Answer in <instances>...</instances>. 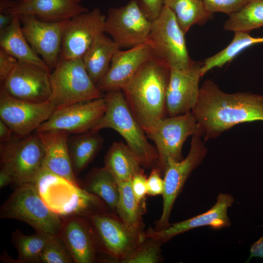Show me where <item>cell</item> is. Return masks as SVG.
<instances>
[{"mask_svg":"<svg viewBox=\"0 0 263 263\" xmlns=\"http://www.w3.org/2000/svg\"><path fill=\"white\" fill-rule=\"evenodd\" d=\"M191 112L206 142L216 139L235 125L263 121V94L226 93L213 81L207 80L200 87Z\"/></svg>","mask_w":263,"mask_h":263,"instance_id":"obj_1","label":"cell"},{"mask_svg":"<svg viewBox=\"0 0 263 263\" xmlns=\"http://www.w3.org/2000/svg\"><path fill=\"white\" fill-rule=\"evenodd\" d=\"M171 68L153 56L122 89L126 101L146 133L168 116L166 96Z\"/></svg>","mask_w":263,"mask_h":263,"instance_id":"obj_2","label":"cell"},{"mask_svg":"<svg viewBox=\"0 0 263 263\" xmlns=\"http://www.w3.org/2000/svg\"><path fill=\"white\" fill-rule=\"evenodd\" d=\"M106 111L92 130L111 129L117 132L135 153L142 166L150 168L158 162L155 147L130 109L121 89L108 91L104 95Z\"/></svg>","mask_w":263,"mask_h":263,"instance_id":"obj_3","label":"cell"},{"mask_svg":"<svg viewBox=\"0 0 263 263\" xmlns=\"http://www.w3.org/2000/svg\"><path fill=\"white\" fill-rule=\"evenodd\" d=\"M34 183L48 207L60 217L88 216L99 205L96 195L43 167Z\"/></svg>","mask_w":263,"mask_h":263,"instance_id":"obj_4","label":"cell"},{"mask_svg":"<svg viewBox=\"0 0 263 263\" xmlns=\"http://www.w3.org/2000/svg\"><path fill=\"white\" fill-rule=\"evenodd\" d=\"M0 217L22 221L36 232L53 236L58 235L63 220L48 207L32 183L18 186L1 206Z\"/></svg>","mask_w":263,"mask_h":263,"instance_id":"obj_5","label":"cell"},{"mask_svg":"<svg viewBox=\"0 0 263 263\" xmlns=\"http://www.w3.org/2000/svg\"><path fill=\"white\" fill-rule=\"evenodd\" d=\"M50 82L49 99L56 109L104 96L90 77L82 58L66 59L60 56L50 74Z\"/></svg>","mask_w":263,"mask_h":263,"instance_id":"obj_6","label":"cell"},{"mask_svg":"<svg viewBox=\"0 0 263 263\" xmlns=\"http://www.w3.org/2000/svg\"><path fill=\"white\" fill-rule=\"evenodd\" d=\"M185 35L173 13L164 5L152 21L149 42L153 56L166 62L171 69H188L194 60L189 56Z\"/></svg>","mask_w":263,"mask_h":263,"instance_id":"obj_7","label":"cell"},{"mask_svg":"<svg viewBox=\"0 0 263 263\" xmlns=\"http://www.w3.org/2000/svg\"><path fill=\"white\" fill-rule=\"evenodd\" d=\"M43 157V144L37 132L23 138L15 135L0 144V168L10 174L18 186L35 182Z\"/></svg>","mask_w":263,"mask_h":263,"instance_id":"obj_8","label":"cell"},{"mask_svg":"<svg viewBox=\"0 0 263 263\" xmlns=\"http://www.w3.org/2000/svg\"><path fill=\"white\" fill-rule=\"evenodd\" d=\"M199 132L191 112L167 116L160 120L146 134L154 143L158 155V168L163 171L169 160L183 159L182 148L190 136Z\"/></svg>","mask_w":263,"mask_h":263,"instance_id":"obj_9","label":"cell"},{"mask_svg":"<svg viewBox=\"0 0 263 263\" xmlns=\"http://www.w3.org/2000/svg\"><path fill=\"white\" fill-rule=\"evenodd\" d=\"M152 21L144 14L137 0L108 10L105 33L122 48H132L149 42Z\"/></svg>","mask_w":263,"mask_h":263,"instance_id":"obj_10","label":"cell"},{"mask_svg":"<svg viewBox=\"0 0 263 263\" xmlns=\"http://www.w3.org/2000/svg\"><path fill=\"white\" fill-rule=\"evenodd\" d=\"M202 137L199 132L193 135L187 156L178 161L169 160L165 167L163 209L158 222L159 229L169 225V216L177 196L191 172L200 165L207 155V149Z\"/></svg>","mask_w":263,"mask_h":263,"instance_id":"obj_11","label":"cell"},{"mask_svg":"<svg viewBox=\"0 0 263 263\" xmlns=\"http://www.w3.org/2000/svg\"><path fill=\"white\" fill-rule=\"evenodd\" d=\"M56 110L50 100L36 102L24 100L9 95L1 87L0 89V119L20 138L36 131Z\"/></svg>","mask_w":263,"mask_h":263,"instance_id":"obj_12","label":"cell"},{"mask_svg":"<svg viewBox=\"0 0 263 263\" xmlns=\"http://www.w3.org/2000/svg\"><path fill=\"white\" fill-rule=\"evenodd\" d=\"M106 109L103 96L82 101L56 109L36 132L61 130L76 134L92 131Z\"/></svg>","mask_w":263,"mask_h":263,"instance_id":"obj_13","label":"cell"},{"mask_svg":"<svg viewBox=\"0 0 263 263\" xmlns=\"http://www.w3.org/2000/svg\"><path fill=\"white\" fill-rule=\"evenodd\" d=\"M20 19L26 39L51 72L60 56L63 34L68 19L47 21L31 15L21 16Z\"/></svg>","mask_w":263,"mask_h":263,"instance_id":"obj_14","label":"cell"},{"mask_svg":"<svg viewBox=\"0 0 263 263\" xmlns=\"http://www.w3.org/2000/svg\"><path fill=\"white\" fill-rule=\"evenodd\" d=\"M106 16L98 8L68 19L63 34L60 56L71 59L82 56L99 34L105 32Z\"/></svg>","mask_w":263,"mask_h":263,"instance_id":"obj_15","label":"cell"},{"mask_svg":"<svg viewBox=\"0 0 263 263\" xmlns=\"http://www.w3.org/2000/svg\"><path fill=\"white\" fill-rule=\"evenodd\" d=\"M50 73L38 65L18 61L1 87L16 98L36 102L45 101L51 94Z\"/></svg>","mask_w":263,"mask_h":263,"instance_id":"obj_16","label":"cell"},{"mask_svg":"<svg viewBox=\"0 0 263 263\" xmlns=\"http://www.w3.org/2000/svg\"><path fill=\"white\" fill-rule=\"evenodd\" d=\"M84 0H0V13L34 16L47 21H60L89 11Z\"/></svg>","mask_w":263,"mask_h":263,"instance_id":"obj_17","label":"cell"},{"mask_svg":"<svg viewBox=\"0 0 263 263\" xmlns=\"http://www.w3.org/2000/svg\"><path fill=\"white\" fill-rule=\"evenodd\" d=\"M202 64L194 60L187 70L171 69L166 96L168 116L184 114L191 111L196 105L200 92L199 82L202 77Z\"/></svg>","mask_w":263,"mask_h":263,"instance_id":"obj_18","label":"cell"},{"mask_svg":"<svg viewBox=\"0 0 263 263\" xmlns=\"http://www.w3.org/2000/svg\"><path fill=\"white\" fill-rule=\"evenodd\" d=\"M87 217L107 252L121 261L143 242L142 235L135 233L123 222L110 215L95 212Z\"/></svg>","mask_w":263,"mask_h":263,"instance_id":"obj_19","label":"cell"},{"mask_svg":"<svg viewBox=\"0 0 263 263\" xmlns=\"http://www.w3.org/2000/svg\"><path fill=\"white\" fill-rule=\"evenodd\" d=\"M152 56V48L149 42L127 50L119 49L114 55L107 72L96 86L102 93L121 89Z\"/></svg>","mask_w":263,"mask_h":263,"instance_id":"obj_20","label":"cell"},{"mask_svg":"<svg viewBox=\"0 0 263 263\" xmlns=\"http://www.w3.org/2000/svg\"><path fill=\"white\" fill-rule=\"evenodd\" d=\"M234 202V198L231 195L220 193L215 204L207 211L164 229L150 230L146 236L163 242L197 227L208 226L214 229H220L229 227L231 222L227 215V209Z\"/></svg>","mask_w":263,"mask_h":263,"instance_id":"obj_21","label":"cell"},{"mask_svg":"<svg viewBox=\"0 0 263 263\" xmlns=\"http://www.w3.org/2000/svg\"><path fill=\"white\" fill-rule=\"evenodd\" d=\"M44 148L42 167L78 185L72 167L68 139L70 133L61 130L37 132Z\"/></svg>","mask_w":263,"mask_h":263,"instance_id":"obj_22","label":"cell"},{"mask_svg":"<svg viewBox=\"0 0 263 263\" xmlns=\"http://www.w3.org/2000/svg\"><path fill=\"white\" fill-rule=\"evenodd\" d=\"M65 245L74 262L91 263L95 257L92 231L79 215L66 217L57 236Z\"/></svg>","mask_w":263,"mask_h":263,"instance_id":"obj_23","label":"cell"},{"mask_svg":"<svg viewBox=\"0 0 263 263\" xmlns=\"http://www.w3.org/2000/svg\"><path fill=\"white\" fill-rule=\"evenodd\" d=\"M119 49L109 36L102 32L96 36L82 56L87 73L96 85L107 72L114 55Z\"/></svg>","mask_w":263,"mask_h":263,"instance_id":"obj_24","label":"cell"},{"mask_svg":"<svg viewBox=\"0 0 263 263\" xmlns=\"http://www.w3.org/2000/svg\"><path fill=\"white\" fill-rule=\"evenodd\" d=\"M0 47L18 61L32 63L51 72L26 39L21 29L19 16L14 15L10 24L0 31Z\"/></svg>","mask_w":263,"mask_h":263,"instance_id":"obj_25","label":"cell"},{"mask_svg":"<svg viewBox=\"0 0 263 263\" xmlns=\"http://www.w3.org/2000/svg\"><path fill=\"white\" fill-rule=\"evenodd\" d=\"M105 167L119 182L131 181L134 175L142 171L140 161L123 142H114L105 157Z\"/></svg>","mask_w":263,"mask_h":263,"instance_id":"obj_26","label":"cell"},{"mask_svg":"<svg viewBox=\"0 0 263 263\" xmlns=\"http://www.w3.org/2000/svg\"><path fill=\"white\" fill-rule=\"evenodd\" d=\"M98 132L90 131L69 136L68 149L75 175L88 165L101 148L103 139Z\"/></svg>","mask_w":263,"mask_h":263,"instance_id":"obj_27","label":"cell"},{"mask_svg":"<svg viewBox=\"0 0 263 263\" xmlns=\"http://www.w3.org/2000/svg\"><path fill=\"white\" fill-rule=\"evenodd\" d=\"M164 5L173 13L185 34L193 25H203L213 15L203 0H165Z\"/></svg>","mask_w":263,"mask_h":263,"instance_id":"obj_28","label":"cell"},{"mask_svg":"<svg viewBox=\"0 0 263 263\" xmlns=\"http://www.w3.org/2000/svg\"><path fill=\"white\" fill-rule=\"evenodd\" d=\"M83 188L99 197L112 208H116L120 195L118 183L105 167L92 171Z\"/></svg>","mask_w":263,"mask_h":263,"instance_id":"obj_29","label":"cell"},{"mask_svg":"<svg viewBox=\"0 0 263 263\" xmlns=\"http://www.w3.org/2000/svg\"><path fill=\"white\" fill-rule=\"evenodd\" d=\"M230 43L224 49L205 60L201 68L202 76L213 68H221L230 62L237 55L248 47L263 43V37L255 38L248 32H235Z\"/></svg>","mask_w":263,"mask_h":263,"instance_id":"obj_30","label":"cell"},{"mask_svg":"<svg viewBox=\"0 0 263 263\" xmlns=\"http://www.w3.org/2000/svg\"><path fill=\"white\" fill-rule=\"evenodd\" d=\"M53 237L39 232L26 235L19 229L16 230L11 237L12 242L18 252V259L16 263H40L42 251L46 244Z\"/></svg>","mask_w":263,"mask_h":263,"instance_id":"obj_31","label":"cell"},{"mask_svg":"<svg viewBox=\"0 0 263 263\" xmlns=\"http://www.w3.org/2000/svg\"><path fill=\"white\" fill-rule=\"evenodd\" d=\"M224 24L228 31H249L263 26V0H250L240 9L228 16Z\"/></svg>","mask_w":263,"mask_h":263,"instance_id":"obj_32","label":"cell"},{"mask_svg":"<svg viewBox=\"0 0 263 263\" xmlns=\"http://www.w3.org/2000/svg\"><path fill=\"white\" fill-rule=\"evenodd\" d=\"M131 180L118 183L120 195L116 209L122 222L132 231L142 235L140 232V204L133 193Z\"/></svg>","mask_w":263,"mask_h":263,"instance_id":"obj_33","label":"cell"},{"mask_svg":"<svg viewBox=\"0 0 263 263\" xmlns=\"http://www.w3.org/2000/svg\"><path fill=\"white\" fill-rule=\"evenodd\" d=\"M40 261L43 263L74 262L65 245L58 236H54L46 244L41 254Z\"/></svg>","mask_w":263,"mask_h":263,"instance_id":"obj_34","label":"cell"},{"mask_svg":"<svg viewBox=\"0 0 263 263\" xmlns=\"http://www.w3.org/2000/svg\"><path fill=\"white\" fill-rule=\"evenodd\" d=\"M139 246L128 257L122 260L123 263H155L160 258V245L158 240L151 238Z\"/></svg>","mask_w":263,"mask_h":263,"instance_id":"obj_35","label":"cell"},{"mask_svg":"<svg viewBox=\"0 0 263 263\" xmlns=\"http://www.w3.org/2000/svg\"><path fill=\"white\" fill-rule=\"evenodd\" d=\"M207 10L213 14L221 12L228 16L240 9L250 0H203Z\"/></svg>","mask_w":263,"mask_h":263,"instance_id":"obj_36","label":"cell"},{"mask_svg":"<svg viewBox=\"0 0 263 263\" xmlns=\"http://www.w3.org/2000/svg\"><path fill=\"white\" fill-rule=\"evenodd\" d=\"M161 170L158 168L152 169L147 178V194L152 196L162 195L164 189V179L161 177Z\"/></svg>","mask_w":263,"mask_h":263,"instance_id":"obj_37","label":"cell"},{"mask_svg":"<svg viewBox=\"0 0 263 263\" xmlns=\"http://www.w3.org/2000/svg\"><path fill=\"white\" fill-rule=\"evenodd\" d=\"M165 0H137L138 4L145 15L151 21L155 19L161 13Z\"/></svg>","mask_w":263,"mask_h":263,"instance_id":"obj_38","label":"cell"},{"mask_svg":"<svg viewBox=\"0 0 263 263\" xmlns=\"http://www.w3.org/2000/svg\"><path fill=\"white\" fill-rule=\"evenodd\" d=\"M131 186L136 200L140 204L147 194V178L143 171L134 175L131 180Z\"/></svg>","mask_w":263,"mask_h":263,"instance_id":"obj_39","label":"cell"},{"mask_svg":"<svg viewBox=\"0 0 263 263\" xmlns=\"http://www.w3.org/2000/svg\"><path fill=\"white\" fill-rule=\"evenodd\" d=\"M18 60L0 48V81L1 84L14 69Z\"/></svg>","mask_w":263,"mask_h":263,"instance_id":"obj_40","label":"cell"},{"mask_svg":"<svg viewBox=\"0 0 263 263\" xmlns=\"http://www.w3.org/2000/svg\"><path fill=\"white\" fill-rule=\"evenodd\" d=\"M11 128L3 120L0 119V142L3 144L9 142L13 137Z\"/></svg>","mask_w":263,"mask_h":263,"instance_id":"obj_41","label":"cell"},{"mask_svg":"<svg viewBox=\"0 0 263 263\" xmlns=\"http://www.w3.org/2000/svg\"><path fill=\"white\" fill-rule=\"evenodd\" d=\"M249 253V256L247 262H248L251 258L254 257L263 258V236L252 244Z\"/></svg>","mask_w":263,"mask_h":263,"instance_id":"obj_42","label":"cell"},{"mask_svg":"<svg viewBox=\"0 0 263 263\" xmlns=\"http://www.w3.org/2000/svg\"><path fill=\"white\" fill-rule=\"evenodd\" d=\"M12 183H14V181L10 174L6 169L1 168L0 171V188H2Z\"/></svg>","mask_w":263,"mask_h":263,"instance_id":"obj_43","label":"cell"},{"mask_svg":"<svg viewBox=\"0 0 263 263\" xmlns=\"http://www.w3.org/2000/svg\"><path fill=\"white\" fill-rule=\"evenodd\" d=\"M14 16L5 13L0 14V31L4 29L11 22Z\"/></svg>","mask_w":263,"mask_h":263,"instance_id":"obj_44","label":"cell"}]
</instances>
